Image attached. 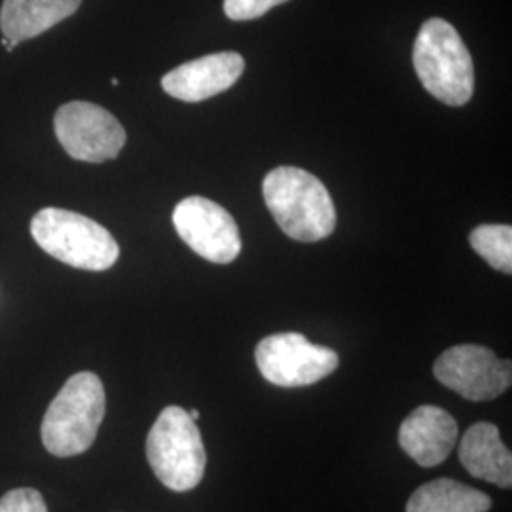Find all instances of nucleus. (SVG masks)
<instances>
[{
  "label": "nucleus",
  "instance_id": "f257e3e1",
  "mask_svg": "<svg viewBox=\"0 0 512 512\" xmlns=\"http://www.w3.org/2000/svg\"><path fill=\"white\" fill-rule=\"evenodd\" d=\"M262 194L279 228L296 241L329 238L336 209L329 190L315 175L298 167H277L262 183Z\"/></svg>",
  "mask_w": 512,
  "mask_h": 512
},
{
  "label": "nucleus",
  "instance_id": "f03ea898",
  "mask_svg": "<svg viewBox=\"0 0 512 512\" xmlns=\"http://www.w3.org/2000/svg\"><path fill=\"white\" fill-rule=\"evenodd\" d=\"M105 387L93 372L71 376L48 406L42 444L55 458H73L92 448L105 418Z\"/></svg>",
  "mask_w": 512,
  "mask_h": 512
},
{
  "label": "nucleus",
  "instance_id": "7ed1b4c3",
  "mask_svg": "<svg viewBox=\"0 0 512 512\" xmlns=\"http://www.w3.org/2000/svg\"><path fill=\"white\" fill-rule=\"evenodd\" d=\"M414 69L423 88L448 107H463L475 92V67L454 25L427 19L414 42Z\"/></svg>",
  "mask_w": 512,
  "mask_h": 512
},
{
  "label": "nucleus",
  "instance_id": "20e7f679",
  "mask_svg": "<svg viewBox=\"0 0 512 512\" xmlns=\"http://www.w3.org/2000/svg\"><path fill=\"white\" fill-rule=\"evenodd\" d=\"M31 234L42 251L78 270L105 272L120 256V247L105 226L59 207L38 211L31 220Z\"/></svg>",
  "mask_w": 512,
  "mask_h": 512
},
{
  "label": "nucleus",
  "instance_id": "39448f33",
  "mask_svg": "<svg viewBox=\"0 0 512 512\" xmlns=\"http://www.w3.org/2000/svg\"><path fill=\"white\" fill-rule=\"evenodd\" d=\"M147 458L154 475L173 492H188L205 475V448L196 421L181 406H167L147 439Z\"/></svg>",
  "mask_w": 512,
  "mask_h": 512
},
{
  "label": "nucleus",
  "instance_id": "423d86ee",
  "mask_svg": "<svg viewBox=\"0 0 512 512\" xmlns=\"http://www.w3.org/2000/svg\"><path fill=\"white\" fill-rule=\"evenodd\" d=\"M255 357L262 378L277 387L317 384L340 365L334 349L315 346L298 332L272 334L260 340Z\"/></svg>",
  "mask_w": 512,
  "mask_h": 512
},
{
  "label": "nucleus",
  "instance_id": "0eeeda50",
  "mask_svg": "<svg viewBox=\"0 0 512 512\" xmlns=\"http://www.w3.org/2000/svg\"><path fill=\"white\" fill-rule=\"evenodd\" d=\"M55 135L65 152L80 162L114 160L126 145V129L109 110L88 101H73L57 110Z\"/></svg>",
  "mask_w": 512,
  "mask_h": 512
},
{
  "label": "nucleus",
  "instance_id": "6e6552de",
  "mask_svg": "<svg viewBox=\"0 0 512 512\" xmlns=\"http://www.w3.org/2000/svg\"><path fill=\"white\" fill-rule=\"evenodd\" d=\"M433 372L444 387L475 403L494 401L512 384L511 361L475 344L446 349L435 361Z\"/></svg>",
  "mask_w": 512,
  "mask_h": 512
},
{
  "label": "nucleus",
  "instance_id": "1a4fd4ad",
  "mask_svg": "<svg viewBox=\"0 0 512 512\" xmlns=\"http://www.w3.org/2000/svg\"><path fill=\"white\" fill-rule=\"evenodd\" d=\"M173 226L184 243L213 264H230L241 253V238L234 217L202 196H190L173 211Z\"/></svg>",
  "mask_w": 512,
  "mask_h": 512
},
{
  "label": "nucleus",
  "instance_id": "9d476101",
  "mask_svg": "<svg viewBox=\"0 0 512 512\" xmlns=\"http://www.w3.org/2000/svg\"><path fill=\"white\" fill-rule=\"evenodd\" d=\"M243 71L245 59L236 52L203 55L165 74L162 88L179 101L200 103L230 90Z\"/></svg>",
  "mask_w": 512,
  "mask_h": 512
},
{
  "label": "nucleus",
  "instance_id": "9b49d317",
  "mask_svg": "<svg viewBox=\"0 0 512 512\" xmlns=\"http://www.w3.org/2000/svg\"><path fill=\"white\" fill-rule=\"evenodd\" d=\"M458 442V423L439 406L416 408L399 429V444L420 467H437Z\"/></svg>",
  "mask_w": 512,
  "mask_h": 512
},
{
  "label": "nucleus",
  "instance_id": "f8f14e48",
  "mask_svg": "<svg viewBox=\"0 0 512 512\" xmlns=\"http://www.w3.org/2000/svg\"><path fill=\"white\" fill-rule=\"evenodd\" d=\"M459 461L475 478L505 490L512 486L511 452L501 442L499 429L494 423L480 421L467 429L459 442Z\"/></svg>",
  "mask_w": 512,
  "mask_h": 512
},
{
  "label": "nucleus",
  "instance_id": "ddd939ff",
  "mask_svg": "<svg viewBox=\"0 0 512 512\" xmlns=\"http://www.w3.org/2000/svg\"><path fill=\"white\" fill-rule=\"evenodd\" d=\"M82 0H4L0 8L2 35L16 42L38 37L71 18Z\"/></svg>",
  "mask_w": 512,
  "mask_h": 512
},
{
  "label": "nucleus",
  "instance_id": "4468645a",
  "mask_svg": "<svg viewBox=\"0 0 512 512\" xmlns=\"http://www.w3.org/2000/svg\"><path fill=\"white\" fill-rule=\"evenodd\" d=\"M490 509V495L452 478H439L423 484L406 505V512H488Z\"/></svg>",
  "mask_w": 512,
  "mask_h": 512
},
{
  "label": "nucleus",
  "instance_id": "2eb2a0df",
  "mask_svg": "<svg viewBox=\"0 0 512 512\" xmlns=\"http://www.w3.org/2000/svg\"><path fill=\"white\" fill-rule=\"evenodd\" d=\"M471 247L492 268L512 274V228L509 224H482L471 232Z\"/></svg>",
  "mask_w": 512,
  "mask_h": 512
},
{
  "label": "nucleus",
  "instance_id": "dca6fc26",
  "mask_svg": "<svg viewBox=\"0 0 512 512\" xmlns=\"http://www.w3.org/2000/svg\"><path fill=\"white\" fill-rule=\"evenodd\" d=\"M0 512H48V507L35 488H16L0 497Z\"/></svg>",
  "mask_w": 512,
  "mask_h": 512
},
{
  "label": "nucleus",
  "instance_id": "f3484780",
  "mask_svg": "<svg viewBox=\"0 0 512 512\" xmlns=\"http://www.w3.org/2000/svg\"><path fill=\"white\" fill-rule=\"evenodd\" d=\"M287 0H224V14L232 21H251Z\"/></svg>",
  "mask_w": 512,
  "mask_h": 512
},
{
  "label": "nucleus",
  "instance_id": "a211bd4d",
  "mask_svg": "<svg viewBox=\"0 0 512 512\" xmlns=\"http://www.w3.org/2000/svg\"><path fill=\"white\" fill-rule=\"evenodd\" d=\"M188 416H190L192 420L196 421L200 418V412H198V410H190V412H188Z\"/></svg>",
  "mask_w": 512,
  "mask_h": 512
}]
</instances>
